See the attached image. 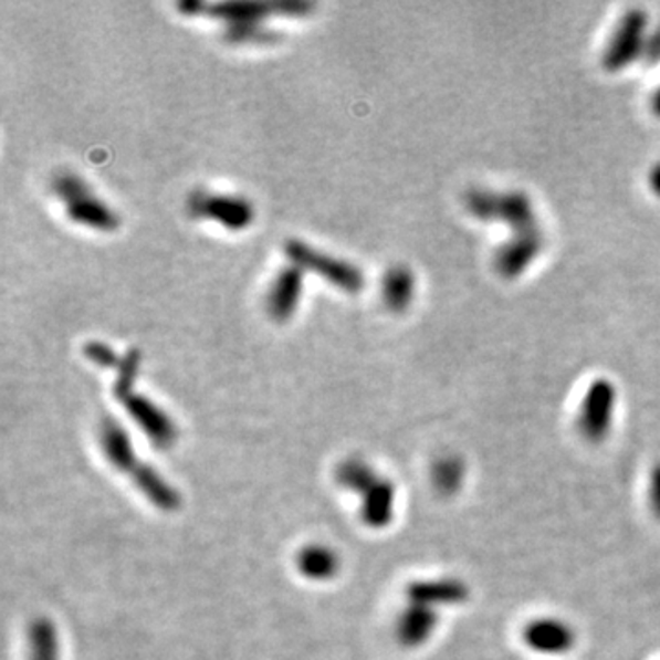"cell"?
<instances>
[{
  "label": "cell",
  "instance_id": "6da1fadb",
  "mask_svg": "<svg viewBox=\"0 0 660 660\" xmlns=\"http://www.w3.org/2000/svg\"><path fill=\"white\" fill-rule=\"evenodd\" d=\"M102 446L108 461L122 472L129 473L135 479L136 486L149 495L150 503H155L161 511H175L180 505L177 492L149 467L136 459L135 450L130 446L129 437L124 428L113 419H105L102 425Z\"/></svg>",
  "mask_w": 660,
  "mask_h": 660
},
{
  "label": "cell",
  "instance_id": "7a4b0ae2",
  "mask_svg": "<svg viewBox=\"0 0 660 660\" xmlns=\"http://www.w3.org/2000/svg\"><path fill=\"white\" fill-rule=\"evenodd\" d=\"M464 206L473 219L509 226L512 235L539 228L534 202L520 189H470L464 197Z\"/></svg>",
  "mask_w": 660,
  "mask_h": 660
},
{
  "label": "cell",
  "instance_id": "3957f363",
  "mask_svg": "<svg viewBox=\"0 0 660 660\" xmlns=\"http://www.w3.org/2000/svg\"><path fill=\"white\" fill-rule=\"evenodd\" d=\"M285 255L291 264L300 266L303 272L308 270L323 281H327L328 285L336 286L347 294H358L366 285L364 272L356 264L345 259L334 258L331 253L319 252L317 248L300 239L285 242Z\"/></svg>",
  "mask_w": 660,
  "mask_h": 660
},
{
  "label": "cell",
  "instance_id": "277c9868",
  "mask_svg": "<svg viewBox=\"0 0 660 660\" xmlns=\"http://www.w3.org/2000/svg\"><path fill=\"white\" fill-rule=\"evenodd\" d=\"M650 33V17L640 8L624 13L607 43L601 65L607 72H622L645 54L646 39Z\"/></svg>",
  "mask_w": 660,
  "mask_h": 660
},
{
  "label": "cell",
  "instance_id": "5b68a950",
  "mask_svg": "<svg viewBox=\"0 0 660 660\" xmlns=\"http://www.w3.org/2000/svg\"><path fill=\"white\" fill-rule=\"evenodd\" d=\"M618 391L607 378L590 384L578 415V430L590 444H601L609 437L617 413Z\"/></svg>",
  "mask_w": 660,
  "mask_h": 660
},
{
  "label": "cell",
  "instance_id": "8992f818",
  "mask_svg": "<svg viewBox=\"0 0 660 660\" xmlns=\"http://www.w3.org/2000/svg\"><path fill=\"white\" fill-rule=\"evenodd\" d=\"M188 210L197 219L213 220L226 230L242 231L252 226L255 208L241 195L195 193Z\"/></svg>",
  "mask_w": 660,
  "mask_h": 660
},
{
  "label": "cell",
  "instance_id": "52a82bcc",
  "mask_svg": "<svg viewBox=\"0 0 660 660\" xmlns=\"http://www.w3.org/2000/svg\"><path fill=\"white\" fill-rule=\"evenodd\" d=\"M523 642L528 650L543 657L569 656L578 645V633L564 618L542 617L526 624Z\"/></svg>",
  "mask_w": 660,
  "mask_h": 660
},
{
  "label": "cell",
  "instance_id": "ba28073f",
  "mask_svg": "<svg viewBox=\"0 0 660 660\" xmlns=\"http://www.w3.org/2000/svg\"><path fill=\"white\" fill-rule=\"evenodd\" d=\"M545 250V233L542 228L514 233L494 253V269L503 280H517L525 274Z\"/></svg>",
  "mask_w": 660,
  "mask_h": 660
},
{
  "label": "cell",
  "instance_id": "9c48e42d",
  "mask_svg": "<svg viewBox=\"0 0 660 660\" xmlns=\"http://www.w3.org/2000/svg\"><path fill=\"white\" fill-rule=\"evenodd\" d=\"M122 404L130 415V419L140 426V430L149 437L156 448L166 450L169 446L175 444L178 431L172 425V420L164 413V409L158 408L155 402H150L149 398L135 391L122 398Z\"/></svg>",
  "mask_w": 660,
  "mask_h": 660
},
{
  "label": "cell",
  "instance_id": "30bf717a",
  "mask_svg": "<svg viewBox=\"0 0 660 660\" xmlns=\"http://www.w3.org/2000/svg\"><path fill=\"white\" fill-rule=\"evenodd\" d=\"M472 596V589L467 582L457 576H442L430 580H417L409 584L406 598L413 604L442 609V607L464 606Z\"/></svg>",
  "mask_w": 660,
  "mask_h": 660
},
{
  "label": "cell",
  "instance_id": "8fae6325",
  "mask_svg": "<svg viewBox=\"0 0 660 660\" xmlns=\"http://www.w3.org/2000/svg\"><path fill=\"white\" fill-rule=\"evenodd\" d=\"M303 274L300 266L289 264L275 275L266 295V311L274 322L285 323L294 316L303 294Z\"/></svg>",
  "mask_w": 660,
  "mask_h": 660
},
{
  "label": "cell",
  "instance_id": "7c38bea8",
  "mask_svg": "<svg viewBox=\"0 0 660 660\" xmlns=\"http://www.w3.org/2000/svg\"><path fill=\"white\" fill-rule=\"evenodd\" d=\"M440 615L433 607L408 601L398 615L395 633L404 648H422L436 637L439 629Z\"/></svg>",
  "mask_w": 660,
  "mask_h": 660
},
{
  "label": "cell",
  "instance_id": "4fadbf2b",
  "mask_svg": "<svg viewBox=\"0 0 660 660\" xmlns=\"http://www.w3.org/2000/svg\"><path fill=\"white\" fill-rule=\"evenodd\" d=\"M66 217L74 224L85 226L96 231H116L119 228V216L105 200L86 189L65 205Z\"/></svg>",
  "mask_w": 660,
  "mask_h": 660
},
{
  "label": "cell",
  "instance_id": "5bb4252c",
  "mask_svg": "<svg viewBox=\"0 0 660 660\" xmlns=\"http://www.w3.org/2000/svg\"><path fill=\"white\" fill-rule=\"evenodd\" d=\"M360 495L362 517L370 528H384L391 523L397 509V489L389 479L378 475Z\"/></svg>",
  "mask_w": 660,
  "mask_h": 660
},
{
  "label": "cell",
  "instance_id": "9a60e30c",
  "mask_svg": "<svg viewBox=\"0 0 660 660\" xmlns=\"http://www.w3.org/2000/svg\"><path fill=\"white\" fill-rule=\"evenodd\" d=\"M199 13L224 21L226 27L263 24L264 19L280 13V2H199Z\"/></svg>",
  "mask_w": 660,
  "mask_h": 660
},
{
  "label": "cell",
  "instance_id": "2e32d148",
  "mask_svg": "<svg viewBox=\"0 0 660 660\" xmlns=\"http://www.w3.org/2000/svg\"><path fill=\"white\" fill-rule=\"evenodd\" d=\"M381 301L389 311L402 314L413 305L417 294V277L406 264H395L384 274L380 285Z\"/></svg>",
  "mask_w": 660,
  "mask_h": 660
},
{
  "label": "cell",
  "instance_id": "e0dca14e",
  "mask_svg": "<svg viewBox=\"0 0 660 660\" xmlns=\"http://www.w3.org/2000/svg\"><path fill=\"white\" fill-rule=\"evenodd\" d=\"M467 462L461 455H442L437 459L431 470V481L439 494L451 497L461 492L467 483Z\"/></svg>",
  "mask_w": 660,
  "mask_h": 660
},
{
  "label": "cell",
  "instance_id": "ac0fdd59",
  "mask_svg": "<svg viewBox=\"0 0 660 660\" xmlns=\"http://www.w3.org/2000/svg\"><path fill=\"white\" fill-rule=\"evenodd\" d=\"M297 564H300L301 573L312 580H327L338 567V559L328 548L306 547L300 554Z\"/></svg>",
  "mask_w": 660,
  "mask_h": 660
},
{
  "label": "cell",
  "instance_id": "d6986e66",
  "mask_svg": "<svg viewBox=\"0 0 660 660\" xmlns=\"http://www.w3.org/2000/svg\"><path fill=\"white\" fill-rule=\"evenodd\" d=\"M32 660H57L55 629L49 620H38L30 631Z\"/></svg>",
  "mask_w": 660,
  "mask_h": 660
},
{
  "label": "cell",
  "instance_id": "ffe728a7",
  "mask_svg": "<svg viewBox=\"0 0 660 660\" xmlns=\"http://www.w3.org/2000/svg\"><path fill=\"white\" fill-rule=\"evenodd\" d=\"M142 355L138 349L127 350V355L119 360L118 367H116V381H114V397L122 400L127 397L129 392H133L135 387L136 376L140 370Z\"/></svg>",
  "mask_w": 660,
  "mask_h": 660
},
{
  "label": "cell",
  "instance_id": "44dd1931",
  "mask_svg": "<svg viewBox=\"0 0 660 660\" xmlns=\"http://www.w3.org/2000/svg\"><path fill=\"white\" fill-rule=\"evenodd\" d=\"M224 39L231 44L274 43L280 35L264 24H237L226 27Z\"/></svg>",
  "mask_w": 660,
  "mask_h": 660
},
{
  "label": "cell",
  "instance_id": "7402d4cb",
  "mask_svg": "<svg viewBox=\"0 0 660 660\" xmlns=\"http://www.w3.org/2000/svg\"><path fill=\"white\" fill-rule=\"evenodd\" d=\"M86 189H91V186H88L80 175H75V172H60V175L52 180V191H54L55 197L63 200L65 205L69 200H72L74 197H77V195L86 191Z\"/></svg>",
  "mask_w": 660,
  "mask_h": 660
},
{
  "label": "cell",
  "instance_id": "603a6c76",
  "mask_svg": "<svg viewBox=\"0 0 660 660\" xmlns=\"http://www.w3.org/2000/svg\"><path fill=\"white\" fill-rule=\"evenodd\" d=\"M83 355H85L88 360L94 362L96 366L107 367V369H116L119 360H122V358H118V355L114 353L113 347H108V345L103 344V342H96V339L83 345Z\"/></svg>",
  "mask_w": 660,
  "mask_h": 660
},
{
  "label": "cell",
  "instance_id": "cb8c5ba5",
  "mask_svg": "<svg viewBox=\"0 0 660 660\" xmlns=\"http://www.w3.org/2000/svg\"><path fill=\"white\" fill-rule=\"evenodd\" d=\"M642 61L646 65H659L660 63V24L648 33Z\"/></svg>",
  "mask_w": 660,
  "mask_h": 660
},
{
  "label": "cell",
  "instance_id": "d4e9b609",
  "mask_svg": "<svg viewBox=\"0 0 660 660\" xmlns=\"http://www.w3.org/2000/svg\"><path fill=\"white\" fill-rule=\"evenodd\" d=\"M650 506L656 515L657 520L660 521V462H657L650 475Z\"/></svg>",
  "mask_w": 660,
  "mask_h": 660
},
{
  "label": "cell",
  "instance_id": "484cf974",
  "mask_svg": "<svg viewBox=\"0 0 660 660\" xmlns=\"http://www.w3.org/2000/svg\"><path fill=\"white\" fill-rule=\"evenodd\" d=\"M650 186L651 189H653V193H656L657 197H660V161L653 169H651Z\"/></svg>",
  "mask_w": 660,
  "mask_h": 660
},
{
  "label": "cell",
  "instance_id": "4316f807",
  "mask_svg": "<svg viewBox=\"0 0 660 660\" xmlns=\"http://www.w3.org/2000/svg\"><path fill=\"white\" fill-rule=\"evenodd\" d=\"M651 107L656 111L657 116L660 118V86L657 88L656 94H653V99H651Z\"/></svg>",
  "mask_w": 660,
  "mask_h": 660
}]
</instances>
